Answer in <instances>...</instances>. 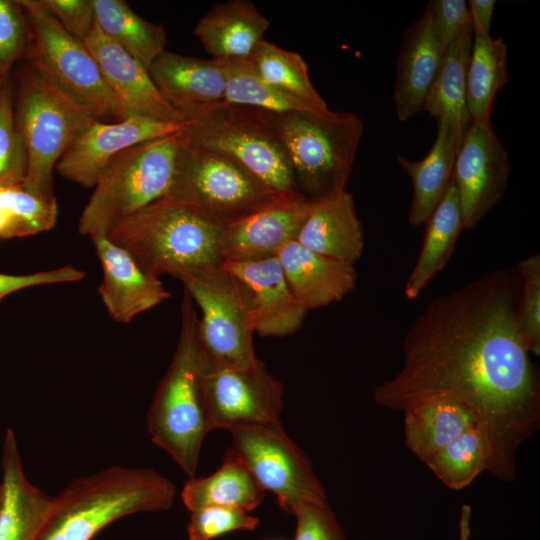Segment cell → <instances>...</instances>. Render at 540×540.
<instances>
[{
    "label": "cell",
    "instance_id": "obj_1",
    "mask_svg": "<svg viewBox=\"0 0 540 540\" xmlns=\"http://www.w3.org/2000/svg\"><path fill=\"white\" fill-rule=\"evenodd\" d=\"M521 278L494 270L430 301L407 331L403 364L374 390L404 412L448 395L471 413L489 448L488 472L516 476V454L540 426V381L519 320Z\"/></svg>",
    "mask_w": 540,
    "mask_h": 540
},
{
    "label": "cell",
    "instance_id": "obj_2",
    "mask_svg": "<svg viewBox=\"0 0 540 540\" xmlns=\"http://www.w3.org/2000/svg\"><path fill=\"white\" fill-rule=\"evenodd\" d=\"M175 495V485L153 468L110 466L54 496L38 540H92L122 517L169 509Z\"/></svg>",
    "mask_w": 540,
    "mask_h": 540
},
{
    "label": "cell",
    "instance_id": "obj_3",
    "mask_svg": "<svg viewBox=\"0 0 540 540\" xmlns=\"http://www.w3.org/2000/svg\"><path fill=\"white\" fill-rule=\"evenodd\" d=\"M196 306L184 289L178 343L147 413L152 442L166 451L190 478L211 431L202 385V354Z\"/></svg>",
    "mask_w": 540,
    "mask_h": 540
},
{
    "label": "cell",
    "instance_id": "obj_4",
    "mask_svg": "<svg viewBox=\"0 0 540 540\" xmlns=\"http://www.w3.org/2000/svg\"><path fill=\"white\" fill-rule=\"evenodd\" d=\"M222 228L163 197L122 220L107 238L126 250L146 274L178 279L222 263Z\"/></svg>",
    "mask_w": 540,
    "mask_h": 540
},
{
    "label": "cell",
    "instance_id": "obj_5",
    "mask_svg": "<svg viewBox=\"0 0 540 540\" xmlns=\"http://www.w3.org/2000/svg\"><path fill=\"white\" fill-rule=\"evenodd\" d=\"M287 152L298 189L310 200L346 189L363 133L350 111H264Z\"/></svg>",
    "mask_w": 540,
    "mask_h": 540
},
{
    "label": "cell",
    "instance_id": "obj_6",
    "mask_svg": "<svg viewBox=\"0 0 540 540\" xmlns=\"http://www.w3.org/2000/svg\"><path fill=\"white\" fill-rule=\"evenodd\" d=\"M180 145L181 131L118 154L93 187L79 218V233L89 238L107 237L122 220L165 197L173 181Z\"/></svg>",
    "mask_w": 540,
    "mask_h": 540
},
{
    "label": "cell",
    "instance_id": "obj_7",
    "mask_svg": "<svg viewBox=\"0 0 540 540\" xmlns=\"http://www.w3.org/2000/svg\"><path fill=\"white\" fill-rule=\"evenodd\" d=\"M288 194L275 191L233 158L186 142L182 137L168 197L206 220L225 227Z\"/></svg>",
    "mask_w": 540,
    "mask_h": 540
},
{
    "label": "cell",
    "instance_id": "obj_8",
    "mask_svg": "<svg viewBox=\"0 0 540 540\" xmlns=\"http://www.w3.org/2000/svg\"><path fill=\"white\" fill-rule=\"evenodd\" d=\"M27 20V65L88 117L115 120V101L83 42L72 37L43 0H19Z\"/></svg>",
    "mask_w": 540,
    "mask_h": 540
},
{
    "label": "cell",
    "instance_id": "obj_9",
    "mask_svg": "<svg viewBox=\"0 0 540 540\" xmlns=\"http://www.w3.org/2000/svg\"><path fill=\"white\" fill-rule=\"evenodd\" d=\"M183 139L223 153L281 193H300L279 136L264 111L228 104H213L188 118Z\"/></svg>",
    "mask_w": 540,
    "mask_h": 540
},
{
    "label": "cell",
    "instance_id": "obj_10",
    "mask_svg": "<svg viewBox=\"0 0 540 540\" xmlns=\"http://www.w3.org/2000/svg\"><path fill=\"white\" fill-rule=\"evenodd\" d=\"M16 127L26 154L24 183L47 198L53 193V171L73 140L94 119L50 86L28 65L17 75Z\"/></svg>",
    "mask_w": 540,
    "mask_h": 540
},
{
    "label": "cell",
    "instance_id": "obj_11",
    "mask_svg": "<svg viewBox=\"0 0 540 540\" xmlns=\"http://www.w3.org/2000/svg\"><path fill=\"white\" fill-rule=\"evenodd\" d=\"M178 279L201 312L198 340L203 356L222 366L257 360L252 307L244 285L222 263Z\"/></svg>",
    "mask_w": 540,
    "mask_h": 540
},
{
    "label": "cell",
    "instance_id": "obj_12",
    "mask_svg": "<svg viewBox=\"0 0 540 540\" xmlns=\"http://www.w3.org/2000/svg\"><path fill=\"white\" fill-rule=\"evenodd\" d=\"M232 449L257 483L291 513L302 502L327 503L326 492L304 452L281 424H243L228 430Z\"/></svg>",
    "mask_w": 540,
    "mask_h": 540
},
{
    "label": "cell",
    "instance_id": "obj_13",
    "mask_svg": "<svg viewBox=\"0 0 540 540\" xmlns=\"http://www.w3.org/2000/svg\"><path fill=\"white\" fill-rule=\"evenodd\" d=\"M202 385L211 430L281 424L283 385L259 359L241 366H222L202 354Z\"/></svg>",
    "mask_w": 540,
    "mask_h": 540
},
{
    "label": "cell",
    "instance_id": "obj_14",
    "mask_svg": "<svg viewBox=\"0 0 540 540\" xmlns=\"http://www.w3.org/2000/svg\"><path fill=\"white\" fill-rule=\"evenodd\" d=\"M510 167L508 152L491 122H471L459 145L453 171L464 229L474 228L503 198Z\"/></svg>",
    "mask_w": 540,
    "mask_h": 540
},
{
    "label": "cell",
    "instance_id": "obj_15",
    "mask_svg": "<svg viewBox=\"0 0 540 540\" xmlns=\"http://www.w3.org/2000/svg\"><path fill=\"white\" fill-rule=\"evenodd\" d=\"M183 123L130 117L114 123L94 120L70 144L56 164L65 179L94 187L106 166L121 152L139 143L180 132Z\"/></svg>",
    "mask_w": 540,
    "mask_h": 540
},
{
    "label": "cell",
    "instance_id": "obj_16",
    "mask_svg": "<svg viewBox=\"0 0 540 540\" xmlns=\"http://www.w3.org/2000/svg\"><path fill=\"white\" fill-rule=\"evenodd\" d=\"M95 58L115 101V122L144 117L163 122L188 121L164 98L149 71L97 27L83 41Z\"/></svg>",
    "mask_w": 540,
    "mask_h": 540
},
{
    "label": "cell",
    "instance_id": "obj_17",
    "mask_svg": "<svg viewBox=\"0 0 540 540\" xmlns=\"http://www.w3.org/2000/svg\"><path fill=\"white\" fill-rule=\"evenodd\" d=\"M311 207L301 193L288 194L253 215L222 228L219 240L223 262H245L276 256L295 240Z\"/></svg>",
    "mask_w": 540,
    "mask_h": 540
},
{
    "label": "cell",
    "instance_id": "obj_18",
    "mask_svg": "<svg viewBox=\"0 0 540 540\" xmlns=\"http://www.w3.org/2000/svg\"><path fill=\"white\" fill-rule=\"evenodd\" d=\"M222 265L247 290L255 333L285 337L300 329L308 311L292 293L276 256Z\"/></svg>",
    "mask_w": 540,
    "mask_h": 540
},
{
    "label": "cell",
    "instance_id": "obj_19",
    "mask_svg": "<svg viewBox=\"0 0 540 540\" xmlns=\"http://www.w3.org/2000/svg\"><path fill=\"white\" fill-rule=\"evenodd\" d=\"M90 239L103 270L98 293L115 322L128 323L171 296L161 280L146 274L126 250L105 236Z\"/></svg>",
    "mask_w": 540,
    "mask_h": 540
},
{
    "label": "cell",
    "instance_id": "obj_20",
    "mask_svg": "<svg viewBox=\"0 0 540 540\" xmlns=\"http://www.w3.org/2000/svg\"><path fill=\"white\" fill-rule=\"evenodd\" d=\"M149 74L169 104L186 119L224 100V63L164 51L151 64Z\"/></svg>",
    "mask_w": 540,
    "mask_h": 540
},
{
    "label": "cell",
    "instance_id": "obj_21",
    "mask_svg": "<svg viewBox=\"0 0 540 540\" xmlns=\"http://www.w3.org/2000/svg\"><path fill=\"white\" fill-rule=\"evenodd\" d=\"M0 540H38L54 496L25 475L14 431H6L2 449Z\"/></svg>",
    "mask_w": 540,
    "mask_h": 540
},
{
    "label": "cell",
    "instance_id": "obj_22",
    "mask_svg": "<svg viewBox=\"0 0 540 540\" xmlns=\"http://www.w3.org/2000/svg\"><path fill=\"white\" fill-rule=\"evenodd\" d=\"M295 241L320 255L354 265L364 249V233L352 194L345 189L311 200Z\"/></svg>",
    "mask_w": 540,
    "mask_h": 540
},
{
    "label": "cell",
    "instance_id": "obj_23",
    "mask_svg": "<svg viewBox=\"0 0 540 540\" xmlns=\"http://www.w3.org/2000/svg\"><path fill=\"white\" fill-rule=\"evenodd\" d=\"M276 257L292 293L307 311L341 301L357 282L354 265L320 255L295 240Z\"/></svg>",
    "mask_w": 540,
    "mask_h": 540
},
{
    "label": "cell",
    "instance_id": "obj_24",
    "mask_svg": "<svg viewBox=\"0 0 540 540\" xmlns=\"http://www.w3.org/2000/svg\"><path fill=\"white\" fill-rule=\"evenodd\" d=\"M443 50L433 29L430 3L404 36L396 67L393 103L400 121L423 111Z\"/></svg>",
    "mask_w": 540,
    "mask_h": 540
},
{
    "label": "cell",
    "instance_id": "obj_25",
    "mask_svg": "<svg viewBox=\"0 0 540 540\" xmlns=\"http://www.w3.org/2000/svg\"><path fill=\"white\" fill-rule=\"evenodd\" d=\"M270 21L249 0L215 3L200 18L193 33L213 59H249L263 40Z\"/></svg>",
    "mask_w": 540,
    "mask_h": 540
},
{
    "label": "cell",
    "instance_id": "obj_26",
    "mask_svg": "<svg viewBox=\"0 0 540 540\" xmlns=\"http://www.w3.org/2000/svg\"><path fill=\"white\" fill-rule=\"evenodd\" d=\"M462 138L451 125L439 122L436 139L423 159L412 161L403 156L397 157L413 188L408 214L410 224L420 226L426 223L443 198L453 178Z\"/></svg>",
    "mask_w": 540,
    "mask_h": 540
},
{
    "label": "cell",
    "instance_id": "obj_27",
    "mask_svg": "<svg viewBox=\"0 0 540 540\" xmlns=\"http://www.w3.org/2000/svg\"><path fill=\"white\" fill-rule=\"evenodd\" d=\"M403 413L405 445L424 464L461 433L477 427L467 408L448 395L426 398Z\"/></svg>",
    "mask_w": 540,
    "mask_h": 540
},
{
    "label": "cell",
    "instance_id": "obj_28",
    "mask_svg": "<svg viewBox=\"0 0 540 540\" xmlns=\"http://www.w3.org/2000/svg\"><path fill=\"white\" fill-rule=\"evenodd\" d=\"M472 41L470 25L445 48L423 106V111L437 123L451 125L461 136L471 123L466 105V80Z\"/></svg>",
    "mask_w": 540,
    "mask_h": 540
},
{
    "label": "cell",
    "instance_id": "obj_29",
    "mask_svg": "<svg viewBox=\"0 0 540 540\" xmlns=\"http://www.w3.org/2000/svg\"><path fill=\"white\" fill-rule=\"evenodd\" d=\"M426 224L420 254L404 286V295L409 300L417 298L446 266L464 229L459 194L453 178Z\"/></svg>",
    "mask_w": 540,
    "mask_h": 540
},
{
    "label": "cell",
    "instance_id": "obj_30",
    "mask_svg": "<svg viewBox=\"0 0 540 540\" xmlns=\"http://www.w3.org/2000/svg\"><path fill=\"white\" fill-rule=\"evenodd\" d=\"M265 492L230 448L214 473L206 477H192L185 483L181 499L190 512L209 506L249 512L262 502Z\"/></svg>",
    "mask_w": 540,
    "mask_h": 540
},
{
    "label": "cell",
    "instance_id": "obj_31",
    "mask_svg": "<svg viewBox=\"0 0 540 540\" xmlns=\"http://www.w3.org/2000/svg\"><path fill=\"white\" fill-rule=\"evenodd\" d=\"M509 80L507 47L502 37L473 33L466 80L470 122H490L495 97Z\"/></svg>",
    "mask_w": 540,
    "mask_h": 540
},
{
    "label": "cell",
    "instance_id": "obj_32",
    "mask_svg": "<svg viewBox=\"0 0 540 540\" xmlns=\"http://www.w3.org/2000/svg\"><path fill=\"white\" fill-rule=\"evenodd\" d=\"M92 3L99 30L148 70L153 61L166 51L165 28L139 16L127 2L92 0Z\"/></svg>",
    "mask_w": 540,
    "mask_h": 540
},
{
    "label": "cell",
    "instance_id": "obj_33",
    "mask_svg": "<svg viewBox=\"0 0 540 540\" xmlns=\"http://www.w3.org/2000/svg\"><path fill=\"white\" fill-rule=\"evenodd\" d=\"M58 217L55 198L30 189L24 181L0 182V238H17L51 230Z\"/></svg>",
    "mask_w": 540,
    "mask_h": 540
},
{
    "label": "cell",
    "instance_id": "obj_34",
    "mask_svg": "<svg viewBox=\"0 0 540 540\" xmlns=\"http://www.w3.org/2000/svg\"><path fill=\"white\" fill-rule=\"evenodd\" d=\"M222 62L226 74V91L223 101L228 104L272 113L326 111L265 81L256 72L249 59Z\"/></svg>",
    "mask_w": 540,
    "mask_h": 540
},
{
    "label": "cell",
    "instance_id": "obj_35",
    "mask_svg": "<svg viewBox=\"0 0 540 540\" xmlns=\"http://www.w3.org/2000/svg\"><path fill=\"white\" fill-rule=\"evenodd\" d=\"M249 61L256 72L271 85L321 109H329L314 87L304 58L266 40L254 48Z\"/></svg>",
    "mask_w": 540,
    "mask_h": 540
},
{
    "label": "cell",
    "instance_id": "obj_36",
    "mask_svg": "<svg viewBox=\"0 0 540 540\" xmlns=\"http://www.w3.org/2000/svg\"><path fill=\"white\" fill-rule=\"evenodd\" d=\"M425 465L443 485L461 490L489 467V448L478 427H472L435 453Z\"/></svg>",
    "mask_w": 540,
    "mask_h": 540
},
{
    "label": "cell",
    "instance_id": "obj_37",
    "mask_svg": "<svg viewBox=\"0 0 540 540\" xmlns=\"http://www.w3.org/2000/svg\"><path fill=\"white\" fill-rule=\"evenodd\" d=\"M26 154L15 122L12 81L0 84V182L24 181Z\"/></svg>",
    "mask_w": 540,
    "mask_h": 540
},
{
    "label": "cell",
    "instance_id": "obj_38",
    "mask_svg": "<svg viewBox=\"0 0 540 540\" xmlns=\"http://www.w3.org/2000/svg\"><path fill=\"white\" fill-rule=\"evenodd\" d=\"M519 320L531 354L540 356V254L521 260Z\"/></svg>",
    "mask_w": 540,
    "mask_h": 540
},
{
    "label": "cell",
    "instance_id": "obj_39",
    "mask_svg": "<svg viewBox=\"0 0 540 540\" xmlns=\"http://www.w3.org/2000/svg\"><path fill=\"white\" fill-rule=\"evenodd\" d=\"M259 519L243 510L209 506L191 512L188 540H212L237 530H254Z\"/></svg>",
    "mask_w": 540,
    "mask_h": 540
},
{
    "label": "cell",
    "instance_id": "obj_40",
    "mask_svg": "<svg viewBox=\"0 0 540 540\" xmlns=\"http://www.w3.org/2000/svg\"><path fill=\"white\" fill-rule=\"evenodd\" d=\"M27 20L19 1L0 0V75L10 76L13 65L25 55Z\"/></svg>",
    "mask_w": 540,
    "mask_h": 540
},
{
    "label": "cell",
    "instance_id": "obj_41",
    "mask_svg": "<svg viewBox=\"0 0 540 540\" xmlns=\"http://www.w3.org/2000/svg\"><path fill=\"white\" fill-rule=\"evenodd\" d=\"M291 514L297 522L295 540H347L328 502H302Z\"/></svg>",
    "mask_w": 540,
    "mask_h": 540
},
{
    "label": "cell",
    "instance_id": "obj_42",
    "mask_svg": "<svg viewBox=\"0 0 540 540\" xmlns=\"http://www.w3.org/2000/svg\"><path fill=\"white\" fill-rule=\"evenodd\" d=\"M61 26L83 42L95 26L92 0H43Z\"/></svg>",
    "mask_w": 540,
    "mask_h": 540
},
{
    "label": "cell",
    "instance_id": "obj_43",
    "mask_svg": "<svg viewBox=\"0 0 540 540\" xmlns=\"http://www.w3.org/2000/svg\"><path fill=\"white\" fill-rule=\"evenodd\" d=\"M429 3L434 33L444 51L464 28L471 25L468 5L464 0H435Z\"/></svg>",
    "mask_w": 540,
    "mask_h": 540
},
{
    "label": "cell",
    "instance_id": "obj_44",
    "mask_svg": "<svg viewBox=\"0 0 540 540\" xmlns=\"http://www.w3.org/2000/svg\"><path fill=\"white\" fill-rule=\"evenodd\" d=\"M85 273L73 266L41 271L28 275H7L0 273V302L7 295L33 286L71 283L82 280Z\"/></svg>",
    "mask_w": 540,
    "mask_h": 540
},
{
    "label": "cell",
    "instance_id": "obj_45",
    "mask_svg": "<svg viewBox=\"0 0 540 540\" xmlns=\"http://www.w3.org/2000/svg\"><path fill=\"white\" fill-rule=\"evenodd\" d=\"M495 4L494 0H470L467 2L473 33L490 34Z\"/></svg>",
    "mask_w": 540,
    "mask_h": 540
},
{
    "label": "cell",
    "instance_id": "obj_46",
    "mask_svg": "<svg viewBox=\"0 0 540 540\" xmlns=\"http://www.w3.org/2000/svg\"><path fill=\"white\" fill-rule=\"evenodd\" d=\"M469 511L463 510L460 522V539L468 540L469 536Z\"/></svg>",
    "mask_w": 540,
    "mask_h": 540
},
{
    "label": "cell",
    "instance_id": "obj_47",
    "mask_svg": "<svg viewBox=\"0 0 540 540\" xmlns=\"http://www.w3.org/2000/svg\"><path fill=\"white\" fill-rule=\"evenodd\" d=\"M1 497H2V483L0 481V501H1Z\"/></svg>",
    "mask_w": 540,
    "mask_h": 540
},
{
    "label": "cell",
    "instance_id": "obj_48",
    "mask_svg": "<svg viewBox=\"0 0 540 540\" xmlns=\"http://www.w3.org/2000/svg\"><path fill=\"white\" fill-rule=\"evenodd\" d=\"M8 77H9V76H8ZM5 78H7V77H2V76L0 75V84L3 82V80H4Z\"/></svg>",
    "mask_w": 540,
    "mask_h": 540
}]
</instances>
